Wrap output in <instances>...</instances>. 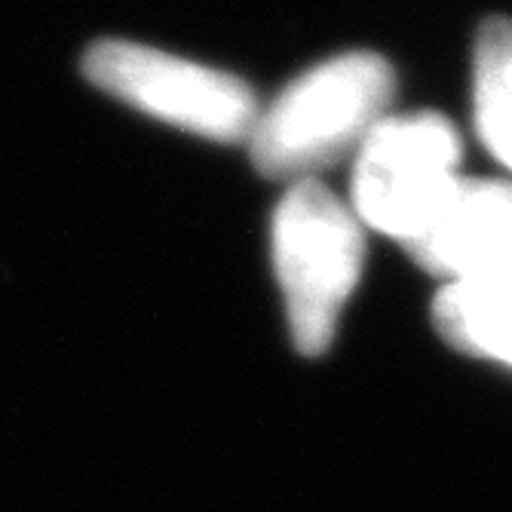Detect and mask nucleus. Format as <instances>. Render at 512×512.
I'll list each match as a JSON object with an SVG mask.
<instances>
[{
  "label": "nucleus",
  "mask_w": 512,
  "mask_h": 512,
  "mask_svg": "<svg viewBox=\"0 0 512 512\" xmlns=\"http://www.w3.org/2000/svg\"><path fill=\"white\" fill-rule=\"evenodd\" d=\"M433 316L448 344L512 368V252L467 279L445 283Z\"/></svg>",
  "instance_id": "6"
},
{
  "label": "nucleus",
  "mask_w": 512,
  "mask_h": 512,
  "mask_svg": "<svg viewBox=\"0 0 512 512\" xmlns=\"http://www.w3.org/2000/svg\"><path fill=\"white\" fill-rule=\"evenodd\" d=\"M457 163L460 135L448 117L433 111L384 117L359 145L356 215L405 246L451 194Z\"/></svg>",
  "instance_id": "4"
},
{
  "label": "nucleus",
  "mask_w": 512,
  "mask_h": 512,
  "mask_svg": "<svg viewBox=\"0 0 512 512\" xmlns=\"http://www.w3.org/2000/svg\"><path fill=\"white\" fill-rule=\"evenodd\" d=\"M393 99V71L375 53H344L289 83L249 135L267 178H307L375 129Z\"/></svg>",
  "instance_id": "1"
},
{
  "label": "nucleus",
  "mask_w": 512,
  "mask_h": 512,
  "mask_svg": "<svg viewBox=\"0 0 512 512\" xmlns=\"http://www.w3.org/2000/svg\"><path fill=\"white\" fill-rule=\"evenodd\" d=\"M83 77L129 108L212 142H246L258 120L246 80L129 40L92 43Z\"/></svg>",
  "instance_id": "3"
},
{
  "label": "nucleus",
  "mask_w": 512,
  "mask_h": 512,
  "mask_svg": "<svg viewBox=\"0 0 512 512\" xmlns=\"http://www.w3.org/2000/svg\"><path fill=\"white\" fill-rule=\"evenodd\" d=\"M405 249L424 270L445 276L448 283L506 258L512 252V184L457 178L445 203Z\"/></svg>",
  "instance_id": "5"
},
{
  "label": "nucleus",
  "mask_w": 512,
  "mask_h": 512,
  "mask_svg": "<svg viewBox=\"0 0 512 512\" xmlns=\"http://www.w3.org/2000/svg\"><path fill=\"white\" fill-rule=\"evenodd\" d=\"M476 129H479V138L485 142V148H488L503 166L512 169V105L476 117Z\"/></svg>",
  "instance_id": "8"
},
{
  "label": "nucleus",
  "mask_w": 512,
  "mask_h": 512,
  "mask_svg": "<svg viewBox=\"0 0 512 512\" xmlns=\"http://www.w3.org/2000/svg\"><path fill=\"white\" fill-rule=\"evenodd\" d=\"M476 117L512 105V22L488 19L476 37Z\"/></svg>",
  "instance_id": "7"
},
{
  "label": "nucleus",
  "mask_w": 512,
  "mask_h": 512,
  "mask_svg": "<svg viewBox=\"0 0 512 512\" xmlns=\"http://www.w3.org/2000/svg\"><path fill=\"white\" fill-rule=\"evenodd\" d=\"M365 258L356 215L313 178H301L273 212V267L292 341L319 356L332 344Z\"/></svg>",
  "instance_id": "2"
}]
</instances>
